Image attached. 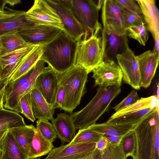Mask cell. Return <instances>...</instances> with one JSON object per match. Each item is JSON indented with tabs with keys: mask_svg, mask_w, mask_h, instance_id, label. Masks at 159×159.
<instances>
[{
	"mask_svg": "<svg viewBox=\"0 0 159 159\" xmlns=\"http://www.w3.org/2000/svg\"><path fill=\"white\" fill-rule=\"evenodd\" d=\"M159 111L157 108L151 111L134 126L133 159H159Z\"/></svg>",
	"mask_w": 159,
	"mask_h": 159,
	"instance_id": "obj_1",
	"label": "cell"
},
{
	"mask_svg": "<svg viewBox=\"0 0 159 159\" xmlns=\"http://www.w3.org/2000/svg\"><path fill=\"white\" fill-rule=\"evenodd\" d=\"M78 42L61 30L44 45L39 60L48 63L57 73H62L75 65Z\"/></svg>",
	"mask_w": 159,
	"mask_h": 159,
	"instance_id": "obj_2",
	"label": "cell"
},
{
	"mask_svg": "<svg viewBox=\"0 0 159 159\" xmlns=\"http://www.w3.org/2000/svg\"><path fill=\"white\" fill-rule=\"evenodd\" d=\"M120 87L116 84L99 86L90 102L81 110L70 115L76 129H83L95 123L120 94Z\"/></svg>",
	"mask_w": 159,
	"mask_h": 159,
	"instance_id": "obj_3",
	"label": "cell"
},
{
	"mask_svg": "<svg viewBox=\"0 0 159 159\" xmlns=\"http://www.w3.org/2000/svg\"><path fill=\"white\" fill-rule=\"evenodd\" d=\"M107 36L99 24L94 34L78 42L75 65L85 69L88 74L100 65L106 57Z\"/></svg>",
	"mask_w": 159,
	"mask_h": 159,
	"instance_id": "obj_4",
	"label": "cell"
},
{
	"mask_svg": "<svg viewBox=\"0 0 159 159\" xmlns=\"http://www.w3.org/2000/svg\"><path fill=\"white\" fill-rule=\"evenodd\" d=\"M88 74L84 68L76 65L62 73H57L58 85L63 87L65 94L60 110L72 113L80 104L82 97L86 92Z\"/></svg>",
	"mask_w": 159,
	"mask_h": 159,
	"instance_id": "obj_5",
	"label": "cell"
},
{
	"mask_svg": "<svg viewBox=\"0 0 159 159\" xmlns=\"http://www.w3.org/2000/svg\"><path fill=\"white\" fill-rule=\"evenodd\" d=\"M71 9L85 30L83 39L93 34L98 25V11L93 0H71Z\"/></svg>",
	"mask_w": 159,
	"mask_h": 159,
	"instance_id": "obj_6",
	"label": "cell"
},
{
	"mask_svg": "<svg viewBox=\"0 0 159 159\" xmlns=\"http://www.w3.org/2000/svg\"><path fill=\"white\" fill-rule=\"evenodd\" d=\"M126 39L125 40V50L118 53L116 57L123 75L122 80L136 90L141 88L140 75L136 56L129 48Z\"/></svg>",
	"mask_w": 159,
	"mask_h": 159,
	"instance_id": "obj_7",
	"label": "cell"
},
{
	"mask_svg": "<svg viewBox=\"0 0 159 159\" xmlns=\"http://www.w3.org/2000/svg\"><path fill=\"white\" fill-rule=\"evenodd\" d=\"M25 16L27 20L35 25H50L64 30L59 16L45 0H35L33 6L25 12Z\"/></svg>",
	"mask_w": 159,
	"mask_h": 159,
	"instance_id": "obj_8",
	"label": "cell"
},
{
	"mask_svg": "<svg viewBox=\"0 0 159 159\" xmlns=\"http://www.w3.org/2000/svg\"><path fill=\"white\" fill-rule=\"evenodd\" d=\"M102 8V19L104 32L111 31L120 36H126L122 8L114 0H104Z\"/></svg>",
	"mask_w": 159,
	"mask_h": 159,
	"instance_id": "obj_9",
	"label": "cell"
},
{
	"mask_svg": "<svg viewBox=\"0 0 159 159\" xmlns=\"http://www.w3.org/2000/svg\"><path fill=\"white\" fill-rule=\"evenodd\" d=\"M45 1L59 16L63 25V30L77 42L81 41L85 34V30L76 18L71 8L63 5L57 0Z\"/></svg>",
	"mask_w": 159,
	"mask_h": 159,
	"instance_id": "obj_10",
	"label": "cell"
},
{
	"mask_svg": "<svg viewBox=\"0 0 159 159\" xmlns=\"http://www.w3.org/2000/svg\"><path fill=\"white\" fill-rule=\"evenodd\" d=\"M94 86L116 84L121 86L123 75L121 69L114 61L106 59L92 71Z\"/></svg>",
	"mask_w": 159,
	"mask_h": 159,
	"instance_id": "obj_11",
	"label": "cell"
},
{
	"mask_svg": "<svg viewBox=\"0 0 159 159\" xmlns=\"http://www.w3.org/2000/svg\"><path fill=\"white\" fill-rule=\"evenodd\" d=\"M37 45L31 44L0 56V82L5 84L19 67L25 57Z\"/></svg>",
	"mask_w": 159,
	"mask_h": 159,
	"instance_id": "obj_12",
	"label": "cell"
},
{
	"mask_svg": "<svg viewBox=\"0 0 159 159\" xmlns=\"http://www.w3.org/2000/svg\"><path fill=\"white\" fill-rule=\"evenodd\" d=\"M58 86L57 73L48 66L37 76L33 88L37 89L52 107L55 102Z\"/></svg>",
	"mask_w": 159,
	"mask_h": 159,
	"instance_id": "obj_13",
	"label": "cell"
},
{
	"mask_svg": "<svg viewBox=\"0 0 159 159\" xmlns=\"http://www.w3.org/2000/svg\"><path fill=\"white\" fill-rule=\"evenodd\" d=\"M142 12L148 30L155 41L153 51L159 53V11L154 0H136Z\"/></svg>",
	"mask_w": 159,
	"mask_h": 159,
	"instance_id": "obj_14",
	"label": "cell"
},
{
	"mask_svg": "<svg viewBox=\"0 0 159 159\" xmlns=\"http://www.w3.org/2000/svg\"><path fill=\"white\" fill-rule=\"evenodd\" d=\"M96 143L62 145L53 148L45 159H79L90 153L96 148Z\"/></svg>",
	"mask_w": 159,
	"mask_h": 159,
	"instance_id": "obj_15",
	"label": "cell"
},
{
	"mask_svg": "<svg viewBox=\"0 0 159 159\" xmlns=\"http://www.w3.org/2000/svg\"><path fill=\"white\" fill-rule=\"evenodd\" d=\"M61 30L52 26L35 25L19 32L27 43L40 45L46 44L49 42L58 34Z\"/></svg>",
	"mask_w": 159,
	"mask_h": 159,
	"instance_id": "obj_16",
	"label": "cell"
},
{
	"mask_svg": "<svg viewBox=\"0 0 159 159\" xmlns=\"http://www.w3.org/2000/svg\"><path fill=\"white\" fill-rule=\"evenodd\" d=\"M140 75L141 87L145 88L150 85L158 66L159 53L147 50L136 56Z\"/></svg>",
	"mask_w": 159,
	"mask_h": 159,
	"instance_id": "obj_17",
	"label": "cell"
},
{
	"mask_svg": "<svg viewBox=\"0 0 159 159\" xmlns=\"http://www.w3.org/2000/svg\"><path fill=\"white\" fill-rule=\"evenodd\" d=\"M57 117L52 120L57 136L62 143H70L76 134L77 129L73 120L65 113L57 114Z\"/></svg>",
	"mask_w": 159,
	"mask_h": 159,
	"instance_id": "obj_18",
	"label": "cell"
},
{
	"mask_svg": "<svg viewBox=\"0 0 159 159\" xmlns=\"http://www.w3.org/2000/svg\"><path fill=\"white\" fill-rule=\"evenodd\" d=\"M32 109L35 118L48 120L53 119L55 110L49 104L40 92L33 88L30 91Z\"/></svg>",
	"mask_w": 159,
	"mask_h": 159,
	"instance_id": "obj_19",
	"label": "cell"
},
{
	"mask_svg": "<svg viewBox=\"0 0 159 159\" xmlns=\"http://www.w3.org/2000/svg\"><path fill=\"white\" fill-rule=\"evenodd\" d=\"M27 159H29L30 148L36 128L32 125L9 129Z\"/></svg>",
	"mask_w": 159,
	"mask_h": 159,
	"instance_id": "obj_20",
	"label": "cell"
},
{
	"mask_svg": "<svg viewBox=\"0 0 159 159\" xmlns=\"http://www.w3.org/2000/svg\"><path fill=\"white\" fill-rule=\"evenodd\" d=\"M45 45V44H44ZM44 45H37L25 57L19 67L6 84L11 83L25 75L39 60Z\"/></svg>",
	"mask_w": 159,
	"mask_h": 159,
	"instance_id": "obj_21",
	"label": "cell"
},
{
	"mask_svg": "<svg viewBox=\"0 0 159 159\" xmlns=\"http://www.w3.org/2000/svg\"><path fill=\"white\" fill-rule=\"evenodd\" d=\"M25 12L22 11L15 16L0 20V36L13 32H19L35 25L27 20Z\"/></svg>",
	"mask_w": 159,
	"mask_h": 159,
	"instance_id": "obj_22",
	"label": "cell"
},
{
	"mask_svg": "<svg viewBox=\"0 0 159 159\" xmlns=\"http://www.w3.org/2000/svg\"><path fill=\"white\" fill-rule=\"evenodd\" d=\"M0 147V159H27L9 129L2 138Z\"/></svg>",
	"mask_w": 159,
	"mask_h": 159,
	"instance_id": "obj_23",
	"label": "cell"
},
{
	"mask_svg": "<svg viewBox=\"0 0 159 159\" xmlns=\"http://www.w3.org/2000/svg\"><path fill=\"white\" fill-rule=\"evenodd\" d=\"M19 32H13L0 36L1 45L0 56L31 45L26 42Z\"/></svg>",
	"mask_w": 159,
	"mask_h": 159,
	"instance_id": "obj_24",
	"label": "cell"
},
{
	"mask_svg": "<svg viewBox=\"0 0 159 159\" xmlns=\"http://www.w3.org/2000/svg\"><path fill=\"white\" fill-rule=\"evenodd\" d=\"M135 126L130 124H114L106 122L95 123L88 127L104 135L122 136L133 130Z\"/></svg>",
	"mask_w": 159,
	"mask_h": 159,
	"instance_id": "obj_25",
	"label": "cell"
},
{
	"mask_svg": "<svg viewBox=\"0 0 159 159\" xmlns=\"http://www.w3.org/2000/svg\"><path fill=\"white\" fill-rule=\"evenodd\" d=\"M53 147V143L45 139L36 129L30 146L29 159H35L47 155Z\"/></svg>",
	"mask_w": 159,
	"mask_h": 159,
	"instance_id": "obj_26",
	"label": "cell"
},
{
	"mask_svg": "<svg viewBox=\"0 0 159 159\" xmlns=\"http://www.w3.org/2000/svg\"><path fill=\"white\" fill-rule=\"evenodd\" d=\"M26 125L23 118L16 111L5 109L3 102L0 105V130Z\"/></svg>",
	"mask_w": 159,
	"mask_h": 159,
	"instance_id": "obj_27",
	"label": "cell"
},
{
	"mask_svg": "<svg viewBox=\"0 0 159 159\" xmlns=\"http://www.w3.org/2000/svg\"><path fill=\"white\" fill-rule=\"evenodd\" d=\"M159 108V107L148 108L120 116H111L106 122L111 124H130L135 125L149 113Z\"/></svg>",
	"mask_w": 159,
	"mask_h": 159,
	"instance_id": "obj_28",
	"label": "cell"
},
{
	"mask_svg": "<svg viewBox=\"0 0 159 159\" xmlns=\"http://www.w3.org/2000/svg\"><path fill=\"white\" fill-rule=\"evenodd\" d=\"M159 107V99L155 95L139 98L134 103L116 112L111 116H115L148 108Z\"/></svg>",
	"mask_w": 159,
	"mask_h": 159,
	"instance_id": "obj_29",
	"label": "cell"
},
{
	"mask_svg": "<svg viewBox=\"0 0 159 159\" xmlns=\"http://www.w3.org/2000/svg\"><path fill=\"white\" fill-rule=\"evenodd\" d=\"M103 135L87 127L79 129L72 141L69 143L73 144L87 143H97Z\"/></svg>",
	"mask_w": 159,
	"mask_h": 159,
	"instance_id": "obj_30",
	"label": "cell"
},
{
	"mask_svg": "<svg viewBox=\"0 0 159 159\" xmlns=\"http://www.w3.org/2000/svg\"><path fill=\"white\" fill-rule=\"evenodd\" d=\"M126 35L129 38L134 39L141 45L145 46L149 35L148 30L145 22L130 26L126 30Z\"/></svg>",
	"mask_w": 159,
	"mask_h": 159,
	"instance_id": "obj_31",
	"label": "cell"
},
{
	"mask_svg": "<svg viewBox=\"0 0 159 159\" xmlns=\"http://www.w3.org/2000/svg\"><path fill=\"white\" fill-rule=\"evenodd\" d=\"M42 135L46 139L52 142L57 138L54 127L48 120L38 119L36 121V128Z\"/></svg>",
	"mask_w": 159,
	"mask_h": 159,
	"instance_id": "obj_32",
	"label": "cell"
},
{
	"mask_svg": "<svg viewBox=\"0 0 159 159\" xmlns=\"http://www.w3.org/2000/svg\"><path fill=\"white\" fill-rule=\"evenodd\" d=\"M120 144L121 145L125 157H133L135 150L136 138L133 130L128 132L123 137Z\"/></svg>",
	"mask_w": 159,
	"mask_h": 159,
	"instance_id": "obj_33",
	"label": "cell"
},
{
	"mask_svg": "<svg viewBox=\"0 0 159 159\" xmlns=\"http://www.w3.org/2000/svg\"><path fill=\"white\" fill-rule=\"evenodd\" d=\"M105 33L107 36L106 54L108 53L112 55H116V56L122 45L121 38L123 36H120L111 31Z\"/></svg>",
	"mask_w": 159,
	"mask_h": 159,
	"instance_id": "obj_34",
	"label": "cell"
},
{
	"mask_svg": "<svg viewBox=\"0 0 159 159\" xmlns=\"http://www.w3.org/2000/svg\"><path fill=\"white\" fill-rule=\"evenodd\" d=\"M102 159H127V158L120 144L115 145L109 143L107 147L102 152Z\"/></svg>",
	"mask_w": 159,
	"mask_h": 159,
	"instance_id": "obj_35",
	"label": "cell"
},
{
	"mask_svg": "<svg viewBox=\"0 0 159 159\" xmlns=\"http://www.w3.org/2000/svg\"><path fill=\"white\" fill-rule=\"evenodd\" d=\"M122 9L123 20L126 30L130 26L145 22L142 15L134 14Z\"/></svg>",
	"mask_w": 159,
	"mask_h": 159,
	"instance_id": "obj_36",
	"label": "cell"
},
{
	"mask_svg": "<svg viewBox=\"0 0 159 159\" xmlns=\"http://www.w3.org/2000/svg\"><path fill=\"white\" fill-rule=\"evenodd\" d=\"M22 110V114L33 122L35 120L32 111L30 91L23 96L20 99Z\"/></svg>",
	"mask_w": 159,
	"mask_h": 159,
	"instance_id": "obj_37",
	"label": "cell"
},
{
	"mask_svg": "<svg viewBox=\"0 0 159 159\" xmlns=\"http://www.w3.org/2000/svg\"><path fill=\"white\" fill-rule=\"evenodd\" d=\"M122 9L129 12L142 15L140 8L136 0H114Z\"/></svg>",
	"mask_w": 159,
	"mask_h": 159,
	"instance_id": "obj_38",
	"label": "cell"
},
{
	"mask_svg": "<svg viewBox=\"0 0 159 159\" xmlns=\"http://www.w3.org/2000/svg\"><path fill=\"white\" fill-rule=\"evenodd\" d=\"M137 92L135 90L131 91L128 95L121 102L114 107L113 108L116 112L134 103L139 99Z\"/></svg>",
	"mask_w": 159,
	"mask_h": 159,
	"instance_id": "obj_39",
	"label": "cell"
},
{
	"mask_svg": "<svg viewBox=\"0 0 159 159\" xmlns=\"http://www.w3.org/2000/svg\"><path fill=\"white\" fill-rule=\"evenodd\" d=\"M65 97V92L63 87L58 85L55 102L52 106V107L54 110L57 108L60 109L61 107L64 100Z\"/></svg>",
	"mask_w": 159,
	"mask_h": 159,
	"instance_id": "obj_40",
	"label": "cell"
},
{
	"mask_svg": "<svg viewBox=\"0 0 159 159\" xmlns=\"http://www.w3.org/2000/svg\"><path fill=\"white\" fill-rule=\"evenodd\" d=\"M22 11L8 9V10H0V20L9 18L21 13Z\"/></svg>",
	"mask_w": 159,
	"mask_h": 159,
	"instance_id": "obj_41",
	"label": "cell"
},
{
	"mask_svg": "<svg viewBox=\"0 0 159 159\" xmlns=\"http://www.w3.org/2000/svg\"><path fill=\"white\" fill-rule=\"evenodd\" d=\"M103 152L95 148L89 154L79 159H102Z\"/></svg>",
	"mask_w": 159,
	"mask_h": 159,
	"instance_id": "obj_42",
	"label": "cell"
},
{
	"mask_svg": "<svg viewBox=\"0 0 159 159\" xmlns=\"http://www.w3.org/2000/svg\"><path fill=\"white\" fill-rule=\"evenodd\" d=\"M123 136H114L103 135L102 137L105 138L109 143L115 145H118L120 144Z\"/></svg>",
	"mask_w": 159,
	"mask_h": 159,
	"instance_id": "obj_43",
	"label": "cell"
},
{
	"mask_svg": "<svg viewBox=\"0 0 159 159\" xmlns=\"http://www.w3.org/2000/svg\"><path fill=\"white\" fill-rule=\"evenodd\" d=\"M108 144V141L102 137L96 143V148L101 151H103L107 147Z\"/></svg>",
	"mask_w": 159,
	"mask_h": 159,
	"instance_id": "obj_44",
	"label": "cell"
},
{
	"mask_svg": "<svg viewBox=\"0 0 159 159\" xmlns=\"http://www.w3.org/2000/svg\"><path fill=\"white\" fill-rule=\"evenodd\" d=\"M96 8L99 11L102 7L104 0H93Z\"/></svg>",
	"mask_w": 159,
	"mask_h": 159,
	"instance_id": "obj_45",
	"label": "cell"
},
{
	"mask_svg": "<svg viewBox=\"0 0 159 159\" xmlns=\"http://www.w3.org/2000/svg\"><path fill=\"white\" fill-rule=\"evenodd\" d=\"M5 4H8L11 6H13L14 5L19 3L21 2L20 0H4Z\"/></svg>",
	"mask_w": 159,
	"mask_h": 159,
	"instance_id": "obj_46",
	"label": "cell"
},
{
	"mask_svg": "<svg viewBox=\"0 0 159 159\" xmlns=\"http://www.w3.org/2000/svg\"><path fill=\"white\" fill-rule=\"evenodd\" d=\"M8 129L0 130V145L1 140Z\"/></svg>",
	"mask_w": 159,
	"mask_h": 159,
	"instance_id": "obj_47",
	"label": "cell"
},
{
	"mask_svg": "<svg viewBox=\"0 0 159 159\" xmlns=\"http://www.w3.org/2000/svg\"><path fill=\"white\" fill-rule=\"evenodd\" d=\"M5 87L0 92V105L1 103L3 102V98L4 91Z\"/></svg>",
	"mask_w": 159,
	"mask_h": 159,
	"instance_id": "obj_48",
	"label": "cell"
},
{
	"mask_svg": "<svg viewBox=\"0 0 159 159\" xmlns=\"http://www.w3.org/2000/svg\"><path fill=\"white\" fill-rule=\"evenodd\" d=\"M5 5L4 0H0V10H4Z\"/></svg>",
	"mask_w": 159,
	"mask_h": 159,
	"instance_id": "obj_49",
	"label": "cell"
},
{
	"mask_svg": "<svg viewBox=\"0 0 159 159\" xmlns=\"http://www.w3.org/2000/svg\"><path fill=\"white\" fill-rule=\"evenodd\" d=\"M5 84L4 83L0 82V92L5 87Z\"/></svg>",
	"mask_w": 159,
	"mask_h": 159,
	"instance_id": "obj_50",
	"label": "cell"
},
{
	"mask_svg": "<svg viewBox=\"0 0 159 159\" xmlns=\"http://www.w3.org/2000/svg\"><path fill=\"white\" fill-rule=\"evenodd\" d=\"M157 96H157V98L159 99V85H158V84L157 86Z\"/></svg>",
	"mask_w": 159,
	"mask_h": 159,
	"instance_id": "obj_51",
	"label": "cell"
},
{
	"mask_svg": "<svg viewBox=\"0 0 159 159\" xmlns=\"http://www.w3.org/2000/svg\"><path fill=\"white\" fill-rule=\"evenodd\" d=\"M2 152V151L1 149V148L0 147V158L1 156V155Z\"/></svg>",
	"mask_w": 159,
	"mask_h": 159,
	"instance_id": "obj_52",
	"label": "cell"
},
{
	"mask_svg": "<svg viewBox=\"0 0 159 159\" xmlns=\"http://www.w3.org/2000/svg\"><path fill=\"white\" fill-rule=\"evenodd\" d=\"M1 41L0 40V53L1 51Z\"/></svg>",
	"mask_w": 159,
	"mask_h": 159,
	"instance_id": "obj_53",
	"label": "cell"
},
{
	"mask_svg": "<svg viewBox=\"0 0 159 159\" xmlns=\"http://www.w3.org/2000/svg\"><path fill=\"white\" fill-rule=\"evenodd\" d=\"M41 159L39 158H35V159Z\"/></svg>",
	"mask_w": 159,
	"mask_h": 159,
	"instance_id": "obj_54",
	"label": "cell"
},
{
	"mask_svg": "<svg viewBox=\"0 0 159 159\" xmlns=\"http://www.w3.org/2000/svg\"></svg>",
	"mask_w": 159,
	"mask_h": 159,
	"instance_id": "obj_55",
	"label": "cell"
}]
</instances>
